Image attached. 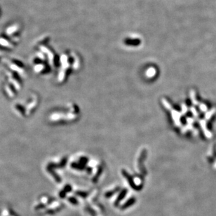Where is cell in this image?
<instances>
[{
	"mask_svg": "<svg viewBox=\"0 0 216 216\" xmlns=\"http://www.w3.org/2000/svg\"><path fill=\"white\" fill-rule=\"evenodd\" d=\"M134 203V199H130L127 203H126V204L124 205V207H127V206H129V205L130 204H133Z\"/></svg>",
	"mask_w": 216,
	"mask_h": 216,
	"instance_id": "1",
	"label": "cell"
}]
</instances>
